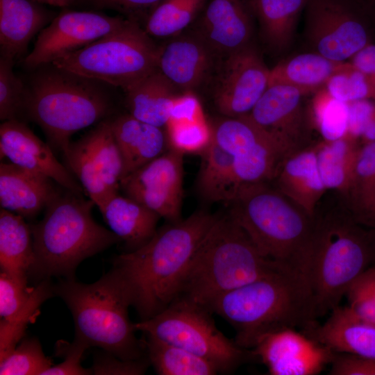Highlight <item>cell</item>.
<instances>
[{
	"instance_id": "cell-1",
	"label": "cell",
	"mask_w": 375,
	"mask_h": 375,
	"mask_svg": "<svg viewBox=\"0 0 375 375\" xmlns=\"http://www.w3.org/2000/svg\"><path fill=\"white\" fill-rule=\"evenodd\" d=\"M218 215L200 210L157 230L139 249L112 260L140 320L165 310L178 297L192 260Z\"/></svg>"
},
{
	"instance_id": "cell-2",
	"label": "cell",
	"mask_w": 375,
	"mask_h": 375,
	"mask_svg": "<svg viewBox=\"0 0 375 375\" xmlns=\"http://www.w3.org/2000/svg\"><path fill=\"white\" fill-rule=\"evenodd\" d=\"M375 265V227L358 221L342 200L317 208L308 248L307 280L316 319L339 306L353 283Z\"/></svg>"
},
{
	"instance_id": "cell-3",
	"label": "cell",
	"mask_w": 375,
	"mask_h": 375,
	"mask_svg": "<svg viewBox=\"0 0 375 375\" xmlns=\"http://www.w3.org/2000/svg\"><path fill=\"white\" fill-rule=\"evenodd\" d=\"M208 309L233 326L234 340L247 349L267 333L285 328L302 330L316 321L309 283L290 268L228 292Z\"/></svg>"
},
{
	"instance_id": "cell-4",
	"label": "cell",
	"mask_w": 375,
	"mask_h": 375,
	"mask_svg": "<svg viewBox=\"0 0 375 375\" xmlns=\"http://www.w3.org/2000/svg\"><path fill=\"white\" fill-rule=\"evenodd\" d=\"M81 196L58 192L45 208L42 219L31 225L34 262L28 278L38 283L52 277L74 278L83 260L121 242L94 220V202Z\"/></svg>"
},
{
	"instance_id": "cell-5",
	"label": "cell",
	"mask_w": 375,
	"mask_h": 375,
	"mask_svg": "<svg viewBox=\"0 0 375 375\" xmlns=\"http://www.w3.org/2000/svg\"><path fill=\"white\" fill-rule=\"evenodd\" d=\"M285 268L289 267L264 256L228 214L218 215L194 254L178 298L209 310L224 294Z\"/></svg>"
},
{
	"instance_id": "cell-6",
	"label": "cell",
	"mask_w": 375,
	"mask_h": 375,
	"mask_svg": "<svg viewBox=\"0 0 375 375\" xmlns=\"http://www.w3.org/2000/svg\"><path fill=\"white\" fill-rule=\"evenodd\" d=\"M228 215L266 258L307 279L314 216L306 213L270 182L242 185Z\"/></svg>"
},
{
	"instance_id": "cell-7",
	"label": "cell",
	"mask_w": 375,
	"mask_h": 375,
	"mask_svg": "<svg viewBox=\"0 0 375 375\" xmlns=\"http://www.w3.org/2000/svg\"><path fill=\"white\" fill-rule=\"evenodd\" d=\"M38 68L26 88L23 111L64 153L72 135L103 119L112 103L103 83L52 63Z\"/></svg>"
},
{
	"instance_id": "cell-8",
	"label": "cell",
	"mask_w": 375,
	"mask_h": 375,
	"mask_svg": "<svg viewBox=\"0 0 375 375\" xmlns=\"http://www.w3.org/2000/svg\"><path fill=\"white\" fill-rule=\"evenodd\" d=\"M53 292L71 311L74 339L123 360L147 357L143 340L137 339L129 319L128 308L132 306L129 292L114 269L90 284L75 278L61 279L53 284Z\"/></svg>"
},
{
	"instance_id": "cell-9",
	"label": "cell",
	"mask_w": 375,
	"mask_h": 375,
	"mask_svg": "<svg viewBox=\"0 0 375 375\" xmlns=\"http://www.w3.org/2000/svg\"><path fill=\"white\" fill-rule=\"evenodd\" d=\"M158 49L136 20L54 61L55 66L126 89L157 69Z\"/></svg>"
},
{
	"instance_id": "cell-10",
	"label": "cell",
	"mask_w": 375,
	"mask_h": 375,
	"mask_svg": "<svg viewBox=\"0 0 375 375\" xmlns=\"http://www.w3.org/2000/svg\"><path fill=\"white\" fill-rule=\"evenodd\" d=\"M211 314L201 306L177 298L155 316L133 323V327L135 331L206 358L219 374L233 372L253 357L251 351L224 335Z\"/></svg>"
},
{
	"instance_id": "cell-11",
	"label": "cell",
	"mask_w": 375,
	"mask_h": 375,
	"mask_svg": "<svg viewBox=\"0 0 375 375\" xmlns=\"http://www.w3.org/2000/svg\"><path fill=\"white\" fill-rule=\"evenodd\" d=\"M303 32L310 51L347 62L375 43V8L367 0H310Z\"/></svg>"
},
{
	"instance_id": "cell-12",
	"label": "cell",
	"mask_w": 375,
	"mask_h": 375,
	"mask_svg": "<svg viewBox=\"0 0 375 375\" xmlns=\"http://www.w3.org/2000/svg\"><path fill=\"white\" fill-rule=\"evenodd\" d=\"M63 154L69 170L102 211L110 198L118 194L123 173V160L110 119L71 142Z\"/></svg>"
},
{
	"instance_id": "cell-13",
	"label": "cell",
	"mask_w": 375,
	"mask_h": 375,
	"mask_svg": "<svg viewBox=\"0 0 375 375\" xmlns=\"http://www.w3.org/2000/svg\"><path fill=\"white\" fill-rule=\"evenodd\" d=\"M131 19L94 11L65 10L38 35L24 64L31 69L53 63L124 27Z\"/></svg>"
},
{
	"instance_id": "cell-14",
	"label": "cell",
	"mask_w": 375,
	"mask_h": 375,
	"mask_svg": "<svg viewBox=\"0 0 375 375\" xmlns=\"http://www.w3.org/2000/svg\"><path fill=\"white\" fill-rule=\"evenodd\" d=\"M183 155L172 148L123 178L125 195L170 223L181 218L183 196Z\"/></svg>"
},
{
	"instance_id": "cell-15",
	"label": "cell",
	"mask_w": 375,
	"mask_h": 375,
	"mask_svg": "<svg viewBox=\"0 0 375 375\" xmlns=\"http://www.w3.org/2000/svg\"><path fill=\"white\" fill-rule=\"evenodd\" d=\"M269 70L252 44L227 55L215 92L217 110L227 117L249 114L268 87Z\"/></svg>"
},
{
	"instance_id": "cell-16",
	"label": "cell",
	"mask_w": 375,
	"mask_h": 375,
	"mask_svg": "<svg viewBox=\"0 0 375 375\" xmlns=\"http://www.w3.org/2000/svg\"><path fill=\"white\" fill-rule=\"evenodd\" d=\"M271 375H314L330 365L335 352L295 328L260 338L251 349Z\"/></svg>"
},
{
	"instance_id": "cell-17",
	"label": "cell",
	"mask_w": 375,
	"mask_h": 375,
	"mask_svg": "<svg viewBox=\"0 0 375 375\" xmlns=\"http://www.w3.org/2000/svg\"><path fill=\"white\" fill-rule=\"evenodd\" d=\"M301 90L286 85H271L247 115L258 126L294 152L305 149L308 119Z\"/></svg>"
},
{
	"instance_id": "cell-18",
	"label": "cell",
	"mask_w": 375,
	"mask_h": 375,
	"mask_svg": "<svg viewBox=\"0 0 375 375\" xmlns=\"http://www.w3.org/2000/svg\"><path fill=\"white\" fill-rule=\"evenodd\" d=\"M0 156L50 178L74 194L81 195L83 191L72 173L56 158L51 147L19 119L5 121L1 124Z\"/></svg>"
},
{
	"instance_id": "cell-19",
	"label": "cell",
	"mask_w": 375,
	"mask_h": 375,
	"mask_svg": "<svg viewBox=\"0 0 375 375\" xmlns=\"http://www.w3.org/2000/svg\"><path fill=\"white\" fill-rule=\"evenodd\" d=\"M254 19L249 0H208L198 34L212 51L227 56L252 44Z\"/></svg>"
},
{
	"instance_id": "cell-20",
	"label": "cell",
	"mask_w": 375,
	"mask_h": 375,
	"mask_svg": "<svg viewBox=\"0 0 375 375\" xmlns=\"http://www.w3.org/2000/svg\"><path fill=\"white\" fill-rule=\"evenodd\" d=\"M53 181L12 162H1V207L24 219H32L58 193Z\"/></svg>"
},
{
	"instance_id": "cell-21",
	"label": "cell",
	"mask_w": 375,
	"mask_h": 375,
	"mask_svg": "<svg viewBox=\"0 0 375 375\" xmlns=\"http://www.w3.org/2000/svg\"><path fill=\"white\" fill-rule=\"evenodd\" d=\"M212 52L199 34L178 36L159 47L157 68L177 89L190 90L205 78Z\"/></svg>"
},
{
	"instance_id": "cell-22",
	"label": "cell",
	"mask_w": 375,
	"mask_h": 375,
	"mask_svg": "<svg viewBox=\"0 0 375 375\" xmlns=\"http://www.w3.org/2000/svg\"><path fill=\"white\" fill-rule=\"evenodd\" d=\"M310 338L335 353L375 358V324L353 315L347 306H338L323 324L302 329Z\"/></svg>"
},
{
	"instance_id": "cell-23",
	"label": "cell",
	"mask_w": 375,
	"mask_h": 375,
	"mask_svg": "<svg viewBox=\"0 0 375 375\" xmlns=\"http://www.w3.org/2000/svg\"><path fill=\"white\" fill-rule=\"evenodd\" d=\"M271 182L281 193L313 217L326 191L319 171L315 147H308L286 158Z\"/></svg>"
},
{
	"instance_id": "cell-24",
	"label": "cell",
	"mask_w": 375,
	"mask_h": 375,
	"mask_svg": "<svg viewBox=\"0 0 375 375\" xmlns=\"http://www.w3.org/2000/svg\"><path fill=\"white\" fill-rule=\"evenodd\" d=\"M32 0H0L1 57L15 60L24 56L36 34L55 17Z\"/></svg>"
},
{
	"instance_id": "cell-25",
	"label": "cell",
	"mask_w": 375,
	"mask_h": 375,
	"mask_svg": "<svg viewBox=\"0 0 375 375\" xmlns=\"http://www.w3.org/2000/svg\"><path fill=\"white\" fill-rule=\"evenodd\" d=\"M110 122L123 160L122 179L167 151L168 141L162 128L129 113Z\"/></svg>"
},
{
	"instance_id": "cell-26",
	"label": "cell",
	"mask_w": 375,
	"mask_h": 375,
	"mask_svg": "<svg viewBox=\"0 0 375 375\" xmlns=\"http://www.w3.org/2000/svg\"><path fill=\"white\" fill-rule=\"evenodd\" d=\"M176 89L157 68L124 90L129 114L146 123L165 126L178 97Z\"/></svg>"
},
{
	"instance_id": "cell-27",
	"label": "cell",
	"mask_w": 375,
	"mask_h": 375,
	"mask_svg": "<svg viewBox=\"0 0 375 375\" xmlns=\"http://www.w3.org/2000/svg\"><path fill=\"white\" fill-rule=\"evenodd\" d=\"M110 230L124 243L126 252L136 250L157 231L160 216L143 204L118 194L101 211Z\"/></svg>"
},
{
	"instance_id": "cell-28",
	"label": "cell",
	"mask_w": 375,
	"mask_h": 375,
	"mask_svg": "<svg viewBox=\"0 0 375 375\" xmlns=\"http://www.w3.org/2000/svg\"><path fill=\"white\" fill-rule=\"evenodd\" d=\"M350 62H338L310 51L281 60L269 70V84L286 85L306 94L317 92L335 74L346 69Z\"/></svg>"
},
{
	"instance_id": "cell-29",
	"label": "cell",
	"mask_w": 375,
	"mask_h": 375,
	"mask_svg": "<svg viewBox=\"0 0 375 375\" xmlns=\"http://www.w3.org/2000/svg\"><path fill=\"white\" fill-rule=\"evenodd\" d=\"M310 0H249L262 38L276 53L291 44L298 19Z\"/></svg>"
},
{
	"instance_id": "cell-30",
	"label": "cell",
	"mask_w": 375,
	"mask_h": 375,
	"mask_svg": "<svg viewBox=\"0 0 375 375\" xmlns=\"http://www.w3.org/2000/svg\"><path fill=\"white\" fill-rule=\"evenodd\" d=\"M33 262L31 225L25 222L23 217L1 208V272L19 279L28 280V272Z\"/></svg>"
},
{
	"instance_id": "cell-31",
	"label": "cell",
	"mask_w": 375,
	"mask_h": 375,
	"mask_svg": "<svg viewBox=\"0 0 375 375\" xmlns=\"http://www.w3.org/2000/svg\"><path fill=\"white\" fill-rule=\"evenodd\" d=\"M169 148L183 153H201L212 139V127L206 123L195 98H177L166 124Z\"/></svg>"
},
{
	"instance_id": "cell-32",
	"label": "cell",
	"mask_w": 375,
	"mask_h": 375,
	"mask_svg": "<svg viewBox=\"0 0 375 375\" xmlns=\"http://www.w3.org/2000/svg\"><path fill=\"white\" fill-rule=\"evenodd\" d=\"M200 154L197 182L200 194L208 201L229 204L241 186L235 174L233 157L212 138Z\"/></svg>"
},
{
	"instance_id": "cell-33",
	"label": "cell",
	"mask_w": 375,
	"mask_h": 375,
	"mask_svg": "<svg viewBox=\"0 0 375 375\" xmlns=\"http://www.w3.org/2000/svg\"><path fill=\"white\" fill-rule=\"evenodd\" d=\"M342 200L358 221L375 227V141L360 146Z\"/></svg>"
},
{
	"instance_id": "cell-34",
	"label": "cell",
	"mask_w": 375,
	"mask_h": 375,
	"mask_svg": "<svg viewBox=\"0 0 375 375\" xmlns=\"http://www.w3.org/2000/svg\"><path fill=\"white\" fill-rule=\"evenodd\" d=\"M348 133L338 140L315 146L317 165L327 190L338 192L343 198L349 187L358 146Z\"/></svg>"
},
{
	"instance_id": "cell-35",
	"label": "cell",
	"mask_w": 375,
	"mask_h": 375,
	"mask_svg": "<svg viewBox=\"0 0 375 375\" xmlns=\"http://www.w3.org/2000/svg\"><path fill=\"white\" fill-rule=\"evenodd\" d=\"M143 342L150 365L159 375L219 374L214 364L185 349L148 335Z\"/></svg>"
},
{
	"instance_id": "cell-36",
	"label": "cell",
	"mask_w": 375,
	"mask_h": 375,
	"mask_svg": "<svg viewBox=\"0 0 375 375\" xmlns=\"http://www.w3.org/2000/svg\"><path fill=\"white\" fill-rule=\"evenodd\" d=\"M208 0H161L147 14L144 31L149 36L177 35L204 9Z\"/></svg>"
},
{
	"instance_id": "cell-37",
	"label": "cell",
	"mask_w": 375,
	"mask_h": 375,
	"mask_svg": "<svg viewBox=\"0 0 375 375\" xmlns=\"http://www.w3.org/2000/svg\"><path fill=\"white\" fill-rule=\"evenodd\" d=\"M54 296L50 279L36 284L24 306L12 317L0 322V360L11 352L24 338L28 325L36 317L42 304Z\"/></svg>"
},
{
	"instance_id": "cell-38",
	"label": "cell",
	"mask_w": 375,
	"mask_h": 375,
	"mask_svg": "<svg viewBox=\"0 0 375 375\" xmlns=\"http://www.w3.org/2000/svg\"><path fill=\"white\" fill-rule=\"evenodd\" d=\"M312 109L316 126L324 141H334L347 134V103L331 97L324 87L317 92Z\"/></svg>"
},
{
	"instance_id": "cell-39",
	"label": "cell",
	"mask_w": 375,
	"mask_h": 375,
	"mask_svg": "<svg viewBox=\"0 0 375 375\" xmlns=\"http://www.w3.org/2000/svg\"><path fill=\"white\" fill-rule=\"evenodd\" d=\"M53 365L36 338H24L0 360L1 375H42Z\"/></svg>"
},
{
	"instance_id": "cell-40",
	"label": "cell",
	"mask_w": 375,
	"mask_h": 375,
	"mask_svg": "<svg viewBox=\"0 0 375 375\" xmlns=\"http://www.w3.org/2000/svg\"><path fill=\"white\" fill-rule=\"evenodd\" d=\"M324 88L333 98L345 102L370 99L375 101V91L366 76L350 65L335 74Z\"/></svg>"
},
{
	"instance_id": "cell-41",
	"label": "cell",
	"mask_w": 375,
	"mask_h": 375,
	"mask_svg": "<svg viewBox=\"0 0 375 375\" xmlns=\"http://www.w3.org/2000/svg\"><path fill=\"white\" fill-rule=\"evenodd\" d=\"M14 62L0 58V119H18L23 111L26 87L14 73Z\"/></svg>"
},
{
	"instance_id": "cell-42",
	"label": "cell",
	"mask_w": 375,
	"mask_h": 375,
	"mask_svg": "<svg viewBox=\"0 0 375 375\" xmlns=\"http://www.w3.org/2000/svg\"><path fill=\"white\" fill-rule=\"evenodd\" d=\"M34 287L28 286V280L0 273V316L8 319L15 315L26 303Z\"/></svg>"
},
{
	"instance_id": "cell-43",
	"label": "cell",
	"mask_w": 375,
	"mask_h": 375,
	"mask_svg": "<svg viewBox=\"0 0 375 375\" xmlns=\"http://www.w3.org/2000/svg\"><path fill=\"white\" fill-rule=\"evenodd\" d=\"M89 347L83 342L74 339L72 342L59 340L55 346L56 356L63 358L62 362L53 365L42 375H90V368L81 365L84 352Z\"/></svg>"
},
{
	"instance_id": "cell-44",
	"label": "cell",
	"mask_w": 375,
	"mask_h": 375,
	"mask_svg": "<svg viewBox=\"0 0 375 375\" xmlns=\"http://www.w3.org/2000/svg\"><path fill=\"white\" fill-rule=\"evenodd\" d=\"M149 365L147 357L126 360L101 349L94 355L90 369L92 375H142Z\"/></svg>"
},
{
	"instance_id": "cell-45",
	"label": "cell",
	"mask_w": 375,
	"mask_h": 375,
	"mask_svg": "<svg viewBox=\"0 0 375 375\" xmlns=\"http://www.w3.org/2000/svg\"><path fill=\"white\" fill-rule=\"evenodd\" d=\"M345 296L348 301L347 306L353 315L375 324V295L362 275L349 287Z\"/></svg>"
},
{
	"instance_id": "cell-46",
	"label": "cell",
	"mask_w": 375,
	"mask_h": 375,
	"mask_svg": "<svg viewBox=\"0 0 375 375\" xmlns=\"http://www.w3.org/2000/svg\"><path fill=\"white\" fill-rule=\"evenodd\" d=\"M331 375H375V358L335 353Z\"/></svg>"
},
{
	"instance_id": "cell-47",
	"label": "cell",
	"mask_w": 375,
	"mask_h": 375,
	"mask_svg": "<svg viewBox=\"0 0 375 375\" xmlns=\"http://www.w3.org/2000/svg\"><path fill=\"white\" fill-rule=\"evenodd\" d=\"M347 133L358 140L366 127L375 119V101L362 99L348 103Z\"/></svg>"
},
{
	"instance_id": "cell-48",
	"label": "cell",
	"mask_w": 375,
	"mask_h": 375,
	"mask_svg": "<svg viewBox=\"0 0 375 375\" xmlns=\"http://www.w3.org/2000/svg\"><path fill=\"white\" fill-rule=\"evenodd\" d=\"M161 0H87L98 9H109L125 15L127 18L136 20L137 17L149 12Z\"/></svg>"
},
{
	"instance_id": "cell-49",
	"label": "cell",
	"mask_w": 375,
	"mask_h": 375,
	"mask_svg": "<svg viewBox=\"0 0 375 375\" xmlns=\"http://www.w3.org/2000/svg\"><path fill=\"white\" fill-rule=\"evenodd\" d=\"M350 62L366 76L375 91V43L360 50Z\"/></svg>"
},
{
	"instance_id": "cell-50",
	"label": "cell",
	"mask_w": 375,
	"mask_h": 375,
	"mask_svg": "<svg viewBox=\"0 0 375 375\" xmlns=\"http://www.w3.org/2000/svg\"><path fill=\"white\" fill-rule=\"evenodd\" d=\"M362 276L368 283L375 295V265L367 269Z\"/></svg>"
},
{
	"instance_id": "cell-51",
	"label": "cell",
	"mask_w": 375,
	"mask_h": 375,
	"mask_svg": "<svg viewBox=\"0 0 375 375\" xmlns=\"http://www.w3.org/2000/svg\"><path fill=\"white\" fill-rule=\"evenodd\" d=\"M41 4H47L57 7H67L74 0H32Z\"/></svg>"
},
{
	"instance_id": "cell-52",
	"label": "cell",
	"mask_w": 375,
	"mask_h": 375,
	"mask_svg": "<svg viewBox=\"0 0 375 375\" xmlns=\"http://www.w3.org/2000/svg\"><path fill=\"white\" fill-rule=\"evenodd\" d=\"M367 1L375 8V0H367Z\"/></svg>"
}]
</instances>
